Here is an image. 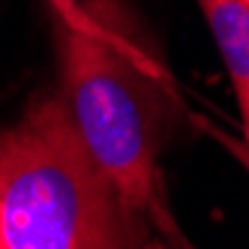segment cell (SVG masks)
<instances>
[{"instance_id":"cell-1","label":"cell","mask_w":249,"mask_h":249,"mask_svg":"<svg viewBox=\"0 0 249 249\" xmlns=\"http://www.w3.org/2000/svg\"><path fill=\"white\" fill-rule=\"evenodd\" d=\"M48 12L60 96L87 150L165 246H189L162 177L186 108L156 42L126 0H48Z\"/></svg>"},{"instance_id":"cell-2","label":"cell","mask_w":249,"mask_h":249,"mask_svg":"<svg viewBox=\"0 0 249 249\" xmlns=\"http://www.w3.org/2000/svg\"><path fill=\"white\" fill-rule=\"evenodd\" d=\"M165 246L87 150L60 93L0 129V249Z\"/></svg>"},{"instance_id":"cell-3","label":"cell","mask_w":249,"mask_h":249,"mask_svg":"<svg viewBox=\"0 0 249 249\" xmlns=\"http://www.w3.org/2000/svg\"><path fill=\"white\" fill-rule=\"evenodd\" d=\"M237 96L243 141L249 144V0H198Z\"/></svg>"},{"instance_id":"cell-4","label":"cell","mask_w":249,"mask_h":249,"mask_svg":"<svg viewBox=\"0 0 249 249\" xmlns=\"http://www.w3.org/2000/svg\"><path fill=\"white\" fill-rule=\"evenodd\" d=\"M195 123H198V129H201V132H207V135H213V138H216L219 144H222V147H225V150H228V153L234 156L237 162H240V165L249 171V144H246L243 138H234L231 132L219 129L216 123H210V120H201V117H195Z\"/></svg>"}]
</instances>
